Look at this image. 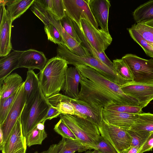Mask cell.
<instances>
[{
    "label": "cell",
    "instance_id": "obj_1",
    "mask_svg": "<svg viewBox=\"0 0 153 153\" xmlns=\"http://www.w3.org/2000/svg\"><path fill=\"white\" fill-rule=\"evenodd\" d=\"M79 71L81 76V89L78 99L97 108L113 105H138L137 100L126 95L120 85L109 80L93 68L82 65Z\"/></svg>",
    "mask_w": 153,
    "mask_h": 153
},
{
    "label": "cell",
    "instance_id": "obj_2",
    "mask_svg": "<svg viewBox=\"0 0 153 153\" xmlns=\"http://www.w3.org/2000/svg\"><path fill=\"white\" fill-rule=\"evenodd\" d=\"M68 65L65 60L56 56L48 60L43 68L40 71V87L46 98L59 93L62 90Z\"/></svg>",
    "mask_w": 153,
    "mask_h": 153
},
{
    "label": "cell",
    "instance_id": "obj_3",
    "mask_svg": "<svg viewBox=\"0 0 153 153\" xmlns=\"http://www.w3.org/2000/svg\"><path fill=\"white\" fill-rule=\"evenodd\" d=\"M51 105L40 87L34 96L26 102L21 115L25 136L26 137L38 123L42 121Z\"/></svg>",
    "mask_w": 153,
    "mask_h": 153
},
{
    "label": "cell",
    "instance_id": "obj_4",
    "mask_svg": "<svg viewBox=\"0 0 153 153\" xmlns=\"http://www.w3.org/2000/svg\"><path fill=\"white\" fill-rule=\"evenodd\" d=\"M58 45L56 56L65 60L68 64L74 66L83 65L88 66L95 69L109 80L119 85L122 84V78L92 54L85 56H79L72 52L64 45Z\"/></svg>",
    "mask_w": 153,
    "mask_h": 153
},
{
    "label": "cell",
    "instance_id": "obj_5",
    "mask_svg": "<svg viewBox=\"0 0 153 153\" xmlns=\"http://www.w3.org/2000/svg\"><path fill=\"white\" fill-rule=\"evenodd\" d=\"M59 117L70 128L77 139L91 150H96L95 145L100 135L97 125L76 115L61 114Z\"/></svg>",
    "mask_w": 153,
    "mask_h": 153
},
{
    "label": "cell",
    "instance_id": "obj_6",
    "mask_svg": "<svg viewBox=\"0 0 153 153\" xmlns=\"http://www.w3.org/2000/svg\"><path fill=\"white\" fill-rule=\"evenodd\" d=\"M131 73L133 82L153 84V59H146L128 53L122 57Z\"/></svg>",
    "mask_w": 153,
    "mask_h": 153
},
{
    "label": "cell",
    "instance_id": "obj_7",
    "mask_svg": "<svg viewBox=\"0 0 153 153\" xmlns=\"http://www.w3.org/2000/svg\"><path fill=\"white\" fill-rule=\"evenodd\" d=\"M98 128L100 135L113 146L117 153H122L131 146V139L127 130L108 124L103 120Z\"/></svg>",
    "mask_w": 153,
    "mask_h": 153
},
{
    "label": "cell",
    "instance_id": "obj_8",
    "mask_svg": "<svg viewBox=\"0 0 153 153\" xmlns=\"http://www.w3.org/2000/svg\"><path fill=\"white\" fill-rule=\"evenodd\" d=\"M79 27L87 41L97 51H105L111 43L112 39L110 33L96 29L88 21L81 19Z\"/></svg>",
    "mask_w": 153,
    "mask_h": 153
},
{
    "label": "cell",
    "instance_id": "obj_9",
    "mask_svg": "<svg viewBox=\"0 0 153 153\" xmlns=\"http://www.w3.org/2000/svg\"><path fill=\"white\" fill-rule=\"evenodd\" d=\"M24 82L19 88L17 95L2 125L0 126L4 140L1 149L7 141L13 129L21 115L25 105L26 97L24 90Z\"/></svg>",
    "mask_w": 153,
    "mask_h": 153
},
{
    "label": "cell",
    "instance_id": "obj_10",
    "mask_svg": "<svg viewBox=\"0 0 153 153\" xmlns=\"http://www.w3.org/2000/svg\"><path fill=\"white\" fill-rule=\"evenodd\" d=\"M66 14L80 26L81 19L89 22L96 29L98 25L86 0H63Z\"/></svg>",
    "mask_w": 153,
    "mask_h": 153
},
{
    "label": "cell",
    "instance_id": "obj_11",
    "mask_svg": "<svg viewBox=\"0 0 153 153\" xmlns=\"http://www.w3.org/2000/svg\"><path fill=\"white\" fill-rule=\"evenodd\" d=\"M127 95L137 100L142 108L153 100V84L140 83L131 82L120 85Z\"/></svg>",
    "mask_w": 153,
    "mask_h": 153
},
{
    "label": "cell",
    "instance_id": "obj_12",
    "mask_svg": "<svg viewBox=\"0 0 153 153\" xmlns=\"http://www.w3.org/2000/svg\"><path fill=\"white\" fill-rule=\"evenodd\" d=\"M27 146L26 137L23 132L20 117L7 141L0 149L2 153H26Z\"/></svg>",
    "mask_w": 153,
    "mask_h": 153
},
{
    "label": "cell",
    "instance_id": "obj_13",
    "mask_svg": "<svg viewBox=\"0 0 153 153\" xmlns=\"http://www.w3.org/2000/svg\"><path fill=\"white\" fill-rule=\"evenodd\" d=\"M91 11L101 29L109 33L108 29L109 11L111 6L108 0H86Z\"/></svg>",
    "mask_w": 153,
    "mask_h": 153
},
{
    "label": "cell",
    "instance_id": "obj_14",
    "mask_svg": "<svg viewBox=\"0 0 153 153\" xmlns=\"http://www.w3.org/2000/svg\"><path fill=\"white\" fill-rule=\"evenodd\" d=\"M138 114L126 113L103 108V120L108 124L126 130L130 129Z\"/></svg>",
    "mask_w": 153,
    "mask_h": 153
},
{
    "label": "cell",
    "instance_id": "obj_15",
    "mask_svg": "<svg viewBox=\"0 0 153 153\" xmlns=\"http://www.w3.org/2000/svg\"><path fill=\"white\" fill-rule=\"evenodd\" d=\"M68 98L80 117L88 120L98 127L101 125L103 120V108H95L80 100Z\"/></svg>",
    "mask_w": 153,
    "mask_h": 153
},
{
    "label": "cell",
    "instance_id": "obj_16",
    "mask_svg": "<svg viewBox=\"0 0 153 153\" xmlns=\"http://www.w3.org/2000/svg\"><path fill=\"white\" fill-rule=\"evenodd\" d=\"M48 16L51 23L59 31L65 46L74 54L81 56H85L91 53L86 48L68 33L62 27L59 20L54 16L48 11Z\"/></svg>",
    "mask_w": 153,
    "mask_h": 153
},
{
    "label": "cell",
    "instance_id": "obj_17",
    "mask_svg": "<svg viewBox=\"0 0 153 153\" xmlns=\"http://www.w3.org/2000/svg\"><path fill=\"white\" fill-rule=\"evenodd\" d=\"M48 60L44 53L34 49L23 51L19 59V68H25L28 69H42Z\"/></svg>",
    "mask_w": 153,
    "mask_h": 153
},
{
    "label": "cell",
    "instance_id": "obj_18",
    "mask_svg": "<svg viewBox=\"0 0 153 153\" xmlns=\"http://www.w3.org/2000/svg\"><path fill=\"white\" fill-rule=\"evenodd\" d=\"M13 22L5 7L2 20L0 23V57L7 56L12 49L11 34Z\"/></svg>",
    "mask_w": 153,
    "mask_h": 153
},
{
    "label": "cell",
    "instance_id": "obj_19",
    "mask_svg": "<svg viewBox=\"0 0 153 153\" xmlns=\"http://www.w3.org/2000/svg\"><path fill=\"white\" fill-rule=\"evenodd\" d=\"M81 77L79 71L75 66L68 68L66 71L65 82L62 89L64 95L78 99Z\"/></svg>",
    "mask_w": 153,
    "mask_h": 153
},
{
    "label": "cell",
    "instance_id": "obj_20",
    "mask_svg": "<svg viewBox=\"0 0 153 153\" xmlns=\"http://www.w3.org/2000/svg\"><path fill=\"white\" fill-rule=\"evenodd\" d=\"M24 51L14 50L0 60V84L14 70L19 68V59Z\"/></svg>",
    "mask_w": 153,
    "mask_h": 153
},
{
    "label": "cell",
    "instance_id": "obj_21",
    "mask_svg": "<svg viewBox=\"0 0 153 153\" xmlns=\"http://www.w3.org/2000/svg\"><path fill=\"white\" fill-rule=\"evenodd\" d=\"M23 82L22 77L16 73L7 76L0 84V100L5 99L17 91Z\"/></svg>",
    "mask_w": 153,
    "mask_h": 153
},
{
    "label": "cell",
    "instance_id": "obj_22",
    "mask_svg": "<svg viewBox=\"0 0 153 153\" xmlns=\"http://www.w3.org/2000/svg\"><path fill=\"white\" fill-rule=\"evenodd\" d=\"M47 99L51 105L58 109L61 114H68L80 117L79 114L69 100L68 97L59 93Z\"/></svg>",
    "mask_w": 153,
    "mask_h": 153
},
{
    "label": "cell",
    "instance_id": "obj_23",
    "mask_svg": "<svg viewBox=\"0 0 153 153\" xmlns=\"http://www.w3.org/2000/svg\"><path fill=\"white\" fill-rule=\"evenodd\" d=\"M35 0H9L6 10L13 21L23 14L33 3Z\"/></svg>",
    "mask_w": 153,
    "mask_h": 153
},
{
    "label": "cell",
    "instance_id": "obj_24",
    "mask_svg": "<svg viewBox=\"0 0 153 153\" xmlns=\"http://www.w3.org/2000/svg\"><path fill=\"white\" fill-rule=\"evenodd\" d=\"M136 23H144L153 19V0H150L140 5L133 13Z\"/></svg>",
    "mask_w": 153,
    "mask_h": 153
},
{
    "label": "cell",
    "instance_id": "obj_25",
    "mask_svg": "<svg viewBox=\"0 0 153 153\" xmlns=\"http://www.w3.org/2000/svg\"><path fill=\"white\" fill-rule=\"evenodd\" d=\"M40 87L39 79L37 74L33 70L28 69L24 85L26 102L30 100L34 96Z\"/></svg>",
    "mask_w": 153,
    "mask_h": 153
},
{
    "label": "cell",
    "instance_id": "obj_26",
    "mask_svg": "<svg viewBox=\"0 0 153 153\" xmlns=\"http://www.w3.org/2000/svg\"><path fill=\"white\" fill-rule=\"evenodd\" d=\"M60 148L57 153H74L81 152L91 150L78 140H73L62 137L58 143Z\"/></svg>",
    "mask_w": 153,
    "mask_h": 153
},
{
    "label": "cell",
    "instance_id": "obj_27",
    "mask_svg": "<svg viewBox=\"0 0 153 153\" xmlns=\"http://www.w3.org/2000/svg\"><path fill=\"white\" fill-rule=\"evenodd\" d=\"M134 131L153 132V114L143 113L138 116L131 128Z\"/></svg>",
    "mask_w": 153,
    "mask_h": 153
},
{
    "label": "cell",
    "instance_id": "obj_28",
    "mask_svg": "<svg viewBox=\"0 0 153 153\" xmlns=\"http://www.w3.org/2000/svg\"><path fill=\"white\" fill-rule=\"evenodd\" d=\"M45 122L44 121L38 123L27 135L26 137L27 146L30 147L35 145H41L47 137V134L45 130Z\"/></svg>",
    "mask_w": 153,
    "mask_h": 153
},
{
    "label": "cell",
    "instance_id": "obj_29",
    "mask_svg": "<svg viewBox=\"0 0 153 153\" xmlns=\"http://www.w3.org/2000/svg\"><path fill=\"white\" fill-rule=\"evenodd\" d=\"M114 71L127 83L133 81V76L128 66L122 58L113 60Z\"/></svg>",
    "mask_w": 153,
    "mask_h": 153
},
{
    "label": "cell",
    "instance_id": "obj_30",
    "mask_svg": "<svg viewBox=\"0 0 153 153\" xmlns=\"http://www.w3.org/2000/svg\"><path fill=\"white\" fill-rule=\"evenodd\" d=\"M128 30L131 38L142 47L146 54L153 58V47L134 29L131 27L128 28Z\"/></svg>",
    "mask_w": 153,
    "mask_h": 153
},
{
    "label": "cell",
    "instance_id": "obj_31",
    "mask_svg": "<svg viewBox=\"0 0 153 153\" xmlns=\"http://www.w3.org/2000/svg\"><path fill=\"white\" fill-rule=\"evenodd\" d=\"M19 89L8 98L0 100V126L4 123L17 95Z\"/></svg>",
    "mask_w": 153,
    "mask_h": 153
},
{
    "label": "cell",
    "instance_id": "obj_32",
    "mask_svg": "<svg viewBox=\"0 0 153 153\" xmlns=\"http://www.w3.org/2000/svg\"><path fill=\"white\" fill-rule=\"evenodd\" d=\"M131 139V146L140 147L146 141L151 132L127 130Z\"/></svg>",
    "mask_w": 153,
    "mask_h": 153
},
{
    "label": "cell",
    "instance_id": "obj_33",
    "mask_svg": "<svg viewBox=\"0 0 153 153\" xmlns=\"http://www.w3.org/2000/svg\"><path fill=\"white\" fill-rule=\"evenodd\" d=\"M59 20L60 25L66 32L81 44L82 42L76 30L73 20L66 14Z\"/></svg>",
    "mask_w": 153,
    "mask_h": 153
},
{
    "label": "cell",
    "instance_id": "obj_34",
    "mask_svg": "<svg viewBox=\"0 0 153 153\" xmlns=\"http://www.w3.org/2000/svg\"><path fill=\"white\" fill-rule=\"evenodd\" d=\"M149 43H153V27L141 23H136L131 27Z\"/></svg>",
    "mask_w": 153,
    "mask_h": 153
},
{
    "label": "cell",
    "instance_id": "obj_35",
    "mask_svg": "<svg viewBox=\"0 0 153 153\" xmlns=\"http://www.w3.org/2000/svg\"><path fill=\"white\" fill-rule=\"evenodd\" d=\"M30 9L45 26H48L51 24L48 16V11L42 7L36 0L31 5Z\"/></svg>",
    "mask_w": 153,
    "mask_h": 153
},
{
    "label": "cell",
    "instance_id": "obj_36",
    "mask_svg": "<svg viewBox=\"0 0 153 153\" xmlns=\"http://www.w3.org/2000/svg\"><path fill=\"white\" fill-rule=\"evenodd\" d=\"M45 32L48 39L56 44L65 45L59 31L52 23L48 26H44Z\"/></svg>",
    "mask_w": 153,
    "mask_h": 153
},
{
    "label": "cell",
    "instance_id": "obj_37",
    "mask_svg": "<svg viewBox=\"0 0 153 153\" xmlns=\"http://www.w3.org/2000/svg\"><path fill=\"white\" fill-rule=\"evenodd\" d=\"M53 129L62 137L73 140H77L72 131L60 119L54 126Z\"/></svg>",
    "mask_w": 153,
    "mask_h": 153
},
{
    "label": "cell",
    "instance_id": "obj_38",
    "mask_svg": "<svg viewBox=\"0 0 153 153\" xmlns=\"http://www.w3.org/2000/svg\"><path fill=\"white\" fill-rule=\"evenodd\" d=\"M105 108L110 110L128 114H139L143 113L142 110V108L139 105H113Z\"/></svg>",
    "mask_w": 153,
    "mask_h": 153
},
{
    "label": "cell",
    "instance_id": "obj_39",
    "mask_svg": "<svg viewBox=\"0 0 153 153\" xmlns=\"http://www.w3.org/2000/svg\"><path fill=\"white\" fill-rule=\"evenodd\" d=\"M96 150L100 153H117L113 146L101 135L96 142Z\"/></svg>",
    "mask_w": 153,
    "mask_h": 153
},
{
    "label": "cell",
    "instance_id": "obj_40",
    "mask_svg": "<svg viewBox=\"0 0 153 153\" xmlns=\"http://www.w3.org/2000/svg\"><path fill=\"white\" fill-rule=\"evenodd\" d=\"M52 7L50 12L59 20L66 15L63 0H52Z\"/></svg>",
    "mask_w": 153,
    "mask_h": 153
},
{
    "label": "cell",
    "instance_id": "obj_41",
    "mask_svg": "<svg viewBox=\"0 0 153 153\" xmlns=\"http://www.w3.org/2000/svg\"><path fill=\"white\" fill-rule=\"evenodd\" d=\"M153 148V132H151L148 138L140 148L138 153H143L152 151Z\"/></svg>",
    "mask_w": 153,
    "mask_h": 153
},
{
    "label": "cell",
    "instance_id": "obj_42",
    "mask_svg": "<svg viewBox=\"0 0 153 153\" xmlns=\"http://www.w3.org/2000/svg\"><path fill=\"white\" fill-rule=\"evenodd\" d=\"M61 114L58 109L56 107L51 105L43 121L51 120L57 117Z\"/></svg>",
    "mask_w": 153,
    "mask_h": 153
},
{
    "label": "cell",
    "instance_id": "obj_43",
    "mask_svg": "<svg viewBox=\"0 0 153 153\" xmlns=\"http://www.w3.org/2000/svg\"><path fill=\"white\" fill-rule=\"evenodd\" d=\"M40 5L46 10L50 12L52 5V0H36Z\"/></svg>",
    "mask_w": 153,
    "mask_h": 153
},
{
    "label": "cell",
    "instance_id": "obj_44",
    "mask_svg": "<svg viewBox=\"0 0 153 153\" xmlns=\"http://www.w3.org/2000/svg\"><path fill=\"white\" fill-rule=\"evenodd\" d=\"M140 148L139 147L131 146L122 153H138Z\"/></svg>",
    "mask_w": 153,
    "mask_h": 153
},
{
    "label": "cell",
    "instance_id": "obj_45",
    "mask_svg": "<svg viewBox=\"0 0 153 153\" xmlns=\"http://www.w3.org/2000/svg\"><path fill=\"white\" fill-rule=\"evenodd\" d=\"M4 140V134L1 129L0 128V147L2 146Z\"/></svg>",
    "mask_w": 153,
    "mask_h": 153
},
{
    "label": "cell",
    "instance_id": "obj_46",
    "mask_svg": "<svg viewBox=\"0 0 153 153\" xmlns=\"http://www.w3.org/2000/svg\"><path fill=\"white\" fill-rule=\"evenodd\" d=\"M143 24L153 27V19L147 21Z\"/></svg>",
    "mask_w": 153,
    "mask_h": 153
},
{
    "label": "cell",
    "instance_id": "obj_47",
    "mask_svg": "<svg viewBox=\"0 0 153 153\" xmlns=\"http://www.w3.org/2000/svg\"><path fill=\"white\" fill-rule=\"evenodd\" d=\"M84 153H100L97 150L94 149L93 151H91V150H88L85 151Z\"/></svg>",
    "mask_w": 153,
    "mask_h": 153
},
{
    "label": "cell",
    "instance_id": "obj_48",
    "mask_svg": "<svg viewBox=\"0 0 153 153\" xmlns=\"http://www.w3.org/2000/svg\"><path fill=\"white\" fill-rule=\"evenodd\" d=\"M34 153H42L39 152H35Z\"/></svg>",
    "mask_w": 153,
    "mask_h": 153
},
{
    "label": "cell",
    "instance_id": "obj_49",
    "mask_svg": "<svg viewBox=\"0 0 153 153\" xmlns=\"http://www.w3.org/2000/svg\"><path fill=\"white\" fill-rule=\"evenodd\" d=\"M151 45H152L153 47V43H149Z\"/></svg>",
    "mask_w": 153,
    "mask_h": 153
}]
</instances>
